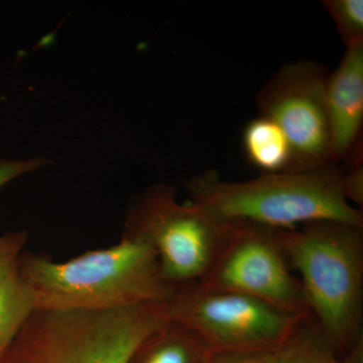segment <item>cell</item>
<instances>
[{
  "label": "cell",
  "instance_id": "cell-17",
  "mask_svg": "<svg viewBox=\"0 0 363 363\" xmlns=\"http://www.w3.org/2000/svg\"><path fill=\"white\" fill-rule=\"evenodd\" d=\"M342 192L344 197L353 207L363 206V166L362 161L351 164L348 171L342 172Z\"/></svg>",
  "mask_w": 363,
  "mask_h": 363
},
{
  "label": "cell",
  "instance_id": "cell-3",
  "mask_svg": "<svg viewBox=\"0 0 363 363\" xmlns=\"http://www.w3.org/2000/svg\"><path fill=\"white\" fill-rule=\"evenodd\" d=\"M306 303L339 357L363 337V227L320 221L279 229Z\"/></svg>",
  "mask_w": 363,
  "mask_h": 363
},
{
  "label": "cell",
  "instance_id": "cell-11",
  "mask_svg": "<svg viewBox=\"0 0 363 363\" xmlns=\"http://www.w3.org/2000/svg\"><path fill=\"white\" fill-rule=\"evenodd\" d=\"M243 147L248 161L262 173L290 171V143L271 119L259 116L250 121L243 133Z\"/></svg>",
  "mask_w": 363,
  "mask_h": 363
},
{
  "label": "cell",
  "instance_id": "cell-1",
  "mask_svg": "<svg viewBox=\"0 0 363 363\" xmlns=\"http://www.w3.org/2000/svg\"><path fill=\"white\" fill-rule=\"evenodd\" d=\"M16 269L32 289L38 309L44 310L104 311L166 303L174 286L154 250L124 234L112 247L66 262L25 250Z\"/></svg>",
  "mask_w": 363,
  "mask_h": 363
},
{
  "label": "cell",
  "instance_id": "cell-2",
  "mask_svg": "<svg viewBox=\"0 0 363 363\" xmlns=\"http://www.w3.org/2000/svg\"><path fill=\"white\" fill-rule=\"evenodd\" d=\"M342 172L332 166L227 181L207 171L186 183L189 200L227 222L294 229L320 221L363 227L362 209L344 197Z\"/></svg>",
  "mask_w": 363,
  "mask_h": 363
},
{
  "label": "cell",
  "instance_id": "cell-6",
  "mask_svg": "<svg viewBox=\"0 0 363 363\" xmlns=\"http://www.w3.org/2000/svg\"><path fill=\"white\" fill-rule=\"evenodd\" d=\"M164 304L169 322L190 331L207 352H276L305 316L201 283L174 286Z\"/></svg>",
  "mask_w": 363,
  "mask_h": 363
},
{
  "label": "cell",
  "instance_id": "cell-14",
  "mask_svg": "<svg viewBox=\"0 0 363 363\" xmlns=\"http://www.w3.org/2000/svg\"><path fill=\"white\" fill-rule=\"evenodd\" d=\"M322 4L330 14L346 48L363 45L362 0H325Z\"/></svg>",
  "mask_w": 363,
  "mask_h": 363
},
{
  "label": "cell",
  "instance_id": "cell-5",
  "mask_svg": "<svg viewBox=\"0 0 363 363\" xmlns=\"http://www.w3.org/2000/svg\"><path fill=\"white\" fill-rule=\"evenodd\" d=\"M233 222L196 203H180L175 189L150 186L131 200L123 234L149 245L171 285L201 283L225 245Z\"/></svg>",
  "mask_w": 363,
  "mask_h": 363
},
{
  "label": "cell",
  "instance_id": "cell-13",
  "mask_svg": "<svg viewBox=\"0 0 363 363\" xmlns=\"http://www.w3.org/2000/svg\"><path fill=\"white\" fill-rule=\"evenodd\" d=\"M276 363H340V357L311 313L298 320L278 350Z\"/></svg>",
  "mask_w": 363,
  "mask_h": 363
},
{
  "label": "cell",
  "instance_id": "cell-9",
  "mask_svg": "<svg viewBox=\"0 0 363 363\" xmlns=\"http://www.w3.org/2000/svg\"><path fill=\"white\" fill-rule=\"evenodd\" d=\"M331 131L332 161H362L363 45L346 48L340 63L325 84Z\"/></svg>",
  "mask_w": 363,
  "mask_h": 363
},
{
  "label": "cell",
  "instance_id": "cell-18",
  "mask_svg": "<svg viewBox=\"0 0 363 363\" xmlns=\"http://www.w3.org/2000/svg\"><path fill=\"white\" fill-rule=\"evenodd\" d=\"M202 363H276L274 352H207Z\"/></svg>",
  "mask_w": 363,
  "mask_h": 363
},
{
  "label": "cell",
  "instance_id": "cell-15",
  "mask_svg": "<svg viewBox=\"0 0 363 363\" xmlns=\"http://www.w3.org/2000/svg\"><path fill=\"white\" fill-rule=\"evenodd\" d=\"M28 241L26 229L7 231L0 235V281L16 267Z\"/></svg>",
  "mask_w": 363,
  "mask_h": 363
},
{
  "label": "cell",
  "instance_id": "cell-19",
  "mask_svg": "<svg viewBox=\"0 0 363 363\" xmlns=\"http://www.w3.org/2000/svg\"><path fill=\"white\" fill-rule=\"evenodd\" d=\"M340 363H363V337L340 357Z\"/></svg>",
  "mask_w": 363,
  "mask_h": 363
},
{
  "label": "cell",
  "instance_id": "cell-10",
  "mask_svg": "<svg viewBox=\"0 0 363 363\" xmlns=\"http://www.w3.org/2000/svg\"><path fill=\"white\" fill-rule=\"evenodd\" d=\"M206 354L190 331L169 322L140 344L130 363H202Z\"/></svg>",
  "mask_w": 363,
  "mask_h": 363
},
{
  "label": "cell",
  "instance_id": "cell-8",
  "mask_svg": "<svg viewBox=\"0 0 363 363\" xmlns=\"http://www.w3.org/2000/svg\"><path fill=\"white\" fill-rule=\"evenodd\" d=\"M215 290L242 294L297 315L309 314L279 229L236 222L213 266L201 281Z\"/></svg>",
  "mask_w": 363,
  "mask_h": 363
},
{
  "label": "cell",
  "instance_id": "cell-12",
  "mask_svg": "<svg viewBox=\"0 0 363 363\" xmlns=\"http://www.w3.org/2000/svg\"><path fill=\"white\" fill-rule=\"evenodd\" d=\"M38 310L32 289L16 267L0 281V358Z\"/></svg>",
  "mask_w": 363,
  "mask_h": 363
},
{
  "label": "cell",
  "instance_id": "cell-4",
  "mask_svg": "<svg viewBox=\"0 0 363 363\" xmlns=\"http://www.w3.org/2000/svg\"><path fill=\"white\" fill-rule=\"evenodd\" d=\"M169 322L164 303L104 310L38 309L0 363H130Z\"/></svg>",
  "mask_w": 363,
  "mask_h": 363
},
{
  "label": "cell",
  "instance_id": "cell-7",
  "mask_svg": "<svg viewBox=\"0 0 363 363\" xmlns=\"http://www.w3.org/2000/svg\"><path fill=\"white\" fill-rule=\"evenodd\" d=\"M326 74L318 64L298 61L277 71L257 97L260 116L274 121L290 143V171L332 166Z\"/></svg>",
  "mask_w": 363,
  "mask_h": 363
},
{
  "label": "cell",
  "instance_id": "cell-16",
  "mask_svg": "<svg viewBox=\"0 0 363 363\" xmlns=\"http://www.w3.org/2000/svg\"><path fill=\"white\" fill-rule=\"evenodd\" d=\"M49 164V160L45 157H33L28 160L0 157V190L18 177L26 175Z\"/></svg>",
  "mask_w": 363,
  "mask_h": 363
}]
</instances>
